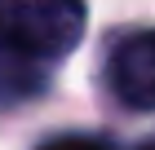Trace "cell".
Masks as SVG:
<instances>
[{
	"label": "cell",
	"mask_w": 155,
	"mask_h": 150,
	"mask_svg": "<svg viewBox=\"0 0 155 150\" xmlns=\"http://www.w3.org/2000/svg\"><path fill=\"white\" fill-rule=\"evenodd\" d=\"M40 150H102V146L89 141V137H58V141H49V146H40Z\"/></svg>",
	"instance_id": "3957f363"
},
{
	"label": "cell",
	"mask_w": 155,
	"mask_h": 150,
	"mask_svg": "<svg viewBox=\"0 0 155 150\" xmlns=\"http://www.w3.org/2000/svg\"><path fill=\"white\" fill-rule=\"evenodd\" d=\"M111 88L120 102L137 110H155V31L129 35L111 53Z\"/></svg>",
	"instance_id": "7a4b0ae2"
},
{
	"label": "cell",
	"mask_w": 155,
	"mask_h": 150,
	"mask_svg": "<svg viewBox=\"0 0 155 150\" xmlns=\"http://www.w3.org/2000/svg\"><path fill=\"white\" fill-rule=\"evenodd\" d=\"M84 35V0H0V49L13 58H62Z\"/></svg>",
	"instance_id": "6da1fadb"
},
{
	"label": "cell",
	"mask_w": 155,
	"mask_h": 150,
	"mask_svg": "<svg viewBox=\"0 0 155 150\" xmlns=\"http://www.w3.org/2000/svg\"><path fill=\"white\" fill-rule=\"evenodd\" d=\"M142 150H155V146H142Z\"/></svg>",
	"instance_id": "277c9868"
}]
</instances>
